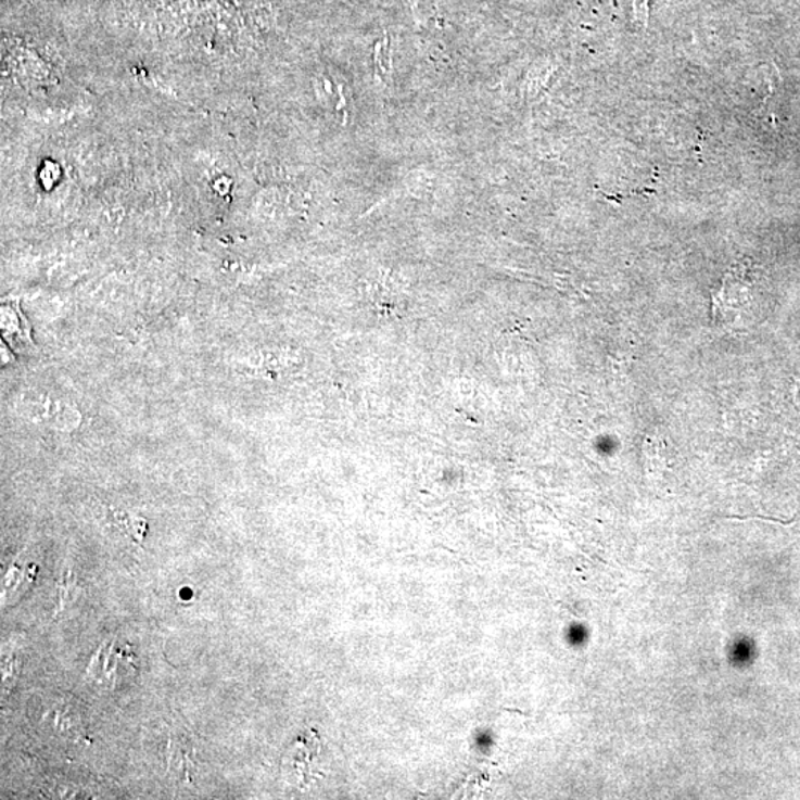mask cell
<instances>
[{"instance_id":"cell-1","label":"cell","mask_w":800,"mask_h":800,"mask_svg":"<svg viewBox=\"0 0 800 800\" xmlns=\"http://www.w3.org/2000/svg\"><path fill=\"white\" fill-rule=\"evenodd\" d=\"M746 269H733L725 276L721 290L713 296V322L735 327L746 322L750 307Z\"/></svg>"},{"instance_id":"cell-2","label":"cell","mask_w":800,"mask_h":800,"mask_svg":"<svg viewBox=\"0 0 800 800\" xmlns=\"http://www.w3.org/2000/svg\"><path fill=\"white\" fill-rule=\"evenodd\" d=\"M169 762L170 770L174 771V774H176L178 778L185 779V782H190V779H192V754L187 750L185 741L170 742Z\"/></svg>"},{"instance_id":"cell-3","label":"cell","mask_w":800,"mask_h":800,"mask_svg":"<svg viewBox=\"0 0 800 800\" xmlns=\"http://www.w3.org/2000/svg\"><path fill=\"white\" fill-rule=\"evenodd\" d=\"M373 64H376V77L379 82L388 85L392 77V52H390L389 38L381 39L373 52Z\"/></svg>"},{"instance_id":"cell-4","label":"cell","mask_w":800,"mask_h":800,"mask_svg":"<svg viewBox=\"0 0 800 800\" xmlns=\"http://www.w3.org/2000/svg\"><path fill=\"white\" fill-rule=\"evenodd\" d=\"M20 672V660L17 658H12L3 656V665H2V673H3V688H5L8 682H10L11 677H17Z\"/></svg>"}]
</instances>
